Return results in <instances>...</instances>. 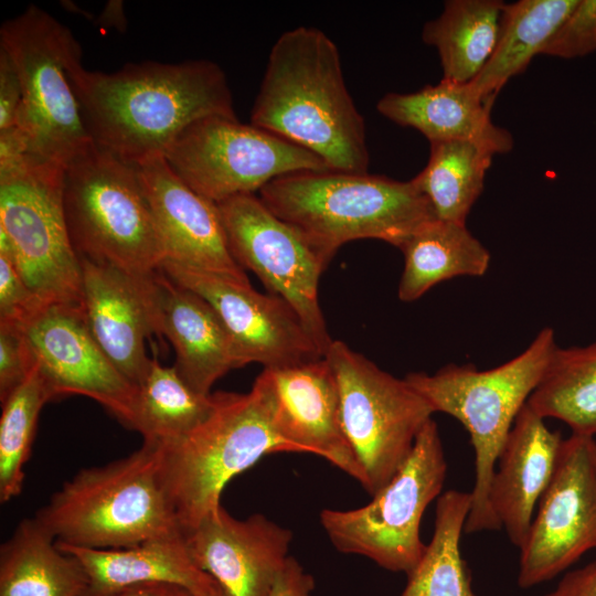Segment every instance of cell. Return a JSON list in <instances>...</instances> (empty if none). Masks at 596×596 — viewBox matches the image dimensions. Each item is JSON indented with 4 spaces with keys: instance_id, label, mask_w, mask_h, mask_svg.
I'll use <instances>...</instances> for the list:
<instances>
[{
    "instance_id": "6da1fadb",
    "label": "cell",
    "mask_w": 596,
    "mask_h": 596,
    "mask_svg": "<svg viewBox=\"0 0 596 596\" xmlns=\"http://www.w3.org/2000/svg\"><path fill=\"white\" fill-rule=\"evenodd\" d=\"M93 142L136 166L164 153L191 124L209 116L237 118L223 70L209 60L141 62L117 72L70 68Z\"/></svg>"
},
{
    "instance_id": "7a4b0ae2",
    "label": "cell",
    "mask_w": 596,
    "mask_h": 596,
    "mask_svg": "<svg viewBox=\"0 0 596 596\" xmlns=\"http://www.w3.org/2000/svg\"><path fill=\"white\" fill-rule=\"evenodd\" d=\"M251 124L318 156L330 170L369 172L364 118L351 97L336 43L297 26L273 44Z\"/></svg>"
},
{
    "instance_id": "3957f363",
    "label": "cell",
    "mask_w": 596,
    "mask_h": 596,
    "mask_svg": "<svg viewBox=\"0 0 596 596\" xmlns=\"http://www.w3.org/2000/svg\"><path fill=\"white\" fill-rule=\"evenodd\" d=\"M258 196L328 263L354 240L375 238L400 248L437 219L414 179L398 181L369 172H296L270 181Z\"/></svg>"
},
{
    "instance_id": "277c9868",
    "label": "cell",
    "mask_w": 596,
    "mask_h": 596,
    "mask_svg": "<svg viewBox=\"0 0 596 596\" xmlns=\"http://www.w3.org/2000/svg\"><path fill=\"white\" fill-rule=\"evenodd\" d=\"M56 543L121 549L182 534L157 444L81 469L35 514Z\"/></svg>"
},
{
    "instance_id": "5b68a950",
    "label": "cell",
    "mask_w": 596,
    "mask_h": 596,
    "mask_svg": "<svg viewBox=\"0 0 596 596\" xmlns=\"http://www.w3.org/2000/svg\"><path fill=\"white\" fill-rule=\"evenodd\" d=\"M556 348L554 331L544 328L522 353L493 369L479 371L471 364H448L434 374L413 372L405 376L435 413L455 417L469 433L475 483L464 530L468 534L501 529L489 503L497 460Z\"/></svg>"
},
{
    "instance_id": "8992f818",
    "label": "cell",
    "mask_w": 596,
    "mask_h": 596,
    "mask_svg": "<svg viewBox=\"0 0 596 596\" xmlns=\"http://www.w3.org/2000/svg\"><path fill=\"white\" fill-rule=\"evenodd\" d=\"M211 415L181 438L157 444L183 533L220 505L228 481L273 453H298L276 430L267 392L255 379L247 393L216 392Z\"/></svg>"
},
{
    "instance_id": "52a82bcc",
    "label": "cell",
    "mask_w": 596,
    "mask_h": 596,
    "mask_svg": "<svg viewBox=\"0 0 596 596\" xmlns=\"http://www.w3.org/2000/svg\"><path fill=\"white\" fill-rule=\"evenodd\" d=\"M63 201L79 258L136 276L160 270L166 252L136 166L94 143L65 167Z\"/></svg>"
},
{
    "instance_id": "ba28073f",
    "label": "cell",
    "mask_w": 596,
    "mask_h": 596,
    "mask_svg": "<svg viewBox=\"0 0 596 596\" xmlns=\"http://www.w3.org/2000/svg\"><path fill=\"white\" fill-rule=\"evenodd\" d=\"M0 47L12 57L21 79L15 127L29 155L66 167L94 145L70 78L72 64L82 56L77 41L65 25L31 4L2 23Z\"/></svg>"
},
{
    "instance_id": "9c48e42d",
    "label": "cell",
    "mask_w": 596,
    "mask_h": 596,
    "mask_svg": "<svg viewBox=\"0 0 596 596\" xmlns=\"http://www.w3.org/2000/svg\"><path fill=\"white\" fill-rule=\"evenodd\" d=\"M446 473L443 441L432 418L408 458L369 503L350 510L323 509L321 526L339 552L407 575L425 552L421 522L426 508L441 494Z\"/></svg>"
},
{
    "instance_id": "30bf717a",
    "label": "cell",
    "mask_w": 596,
    "mask_h": 596,
    "mask_svg": "<svg viewBox=\"0 0 596 596\" xmlns=\"http://www.w3.org/2000/svg\"><path fill=\"white\" fill-rule=\"evenodd\" d=\"M65 167L28 155L0 170V241L46 304H82V268L66 224Z\"/></svg>"
},
{
    "instance_id": "8fae6325",
    "label": "cell",
    "mask_w": 596,
    "mask_h": 596,
    "mask_svg": "<svg viewBox=\"0 0 596 596\" xmlns=\"http://www.w3.org/2000/svg\"><path fill=\"white\" fill-rule=\"evenodd\" d=\"M324 358L337 377L341 424L359 482L373 496L408 458L435 412L405 377L385 372L343 341L333 340Z\"/></svg>"
},
{
    "instance_id": "7c38bea8",
    "label": "cell",
    "mask_w": 596,
    "mask_h": 596,
    "mask_svg": "<svg viewBox=\"0 0 596 596\" xmlns=\"http://www.w3.org/2000/svg\"><path fill=\"white\" fill-rule=\"evenodd\" d=\"M163 157L184 183L215 204L259 192L287 174L330 170L309 150L225 116H209L191 124Z\"/></svg>"
},
{
    "instance_id": "4fadbf2b",
    "label": "cell",
    "mask_w": 596,
    "mask_h": 596,
    "mask_svg": "<svg viewBox=\"0 0 596 596\" xmlns=\"http://www.w3.org/2000/svg\"><path fill=\"white\" fill-rule=\"evenodd\" d=\"M216 205L235 262L290 305L326 356L333 340L319 305L318 285L329 263L259 196L241 194Z\"/></svg>"
},
{
    "instance_id": "5bb4252c",
    "label": "cell",
    "mask_w": 596,
    "mask_h": 596,
    "mask_svg": "<svg viewBox=\"0 0 596 596\" xmlns=\"http://www.w3.org/2000/svg\"><path fill=\"white\" fill-rule=\"evenodd\" d=\"M595 438L563 440L553 478L536 507L520 549L518 584L547 582L596 549Z\"/></svg>"
},
{
    "instance_id": "9a60e30c",
    "label": "cell",
    "mask_w": 596,
    "mask_h": 596,
    "mask_svg": "<svg viewBox=\"0 0 596 596\" xmlns=\"http://www.w3.org/2000/svg\"><path fill=\"white\" fill-rule=\"evenodd\" d=\"M175 284L206 300L231 336L244 365L281 369L324 358L302 321L283 298L256 291L249 283L164 259Z\"/></svg>"
},
{
    "instance_id": "2e32d148",
    "label": "cell",
    "mask_w": 596,
    "mask_h": 596,
    "mask_svg": "<svg viewBox=\"0 0 596 596\" xmlns=\"http://www.w3.org/2000/svg\"><path fill=\"white\" fill-rule=\"evenodd\" d=\"M18 328L51 400L87 396L130 428L137 386L96 343L79 305L47 304Z\"/></svg>"
},
{
    "instance_id": "e0dca14e",
    "label": "cell",
    "mask_w": 596,
    "mask_h": 596,
    "mask_svg": "<svg viewBox=\"0 0 596 596\" xmlns=\"http://www.w3.org/2000/svg\"><path fill=\"white\" fill-rule=\"evenodd\" d=\"M82 310L96 343L114 366L138 386L151 359L146 340L161 336L157 274L136 276L79 258Z\"/></svg>"
},
{
    "instance_id": "ac0fdd59",
    "label": "cell",
    "mask_w": 596,
    "mask_h": 596,
    "mask_svg": "<svg viewBox=\"0 0 596 596\" xmlns=\"http://www.w3.org/2000/svg\"><path fill=\"white\" fill-rule=\"evenodd\" d=\"M183 534L195 565L230 596H268L292 542L288 528L264 514L237 519L222 505Z\"/></svg>"
},
{
    "instance_id": "d6986e66",
    "label": "cell",
    "mask_w": 596,
    "mask_h": 596,
    "mask_svg": "<svg viewBox=\"0 0 596 596\" xmlns=\"http://www.w3.org/2000/svg\"><path fill=\"white\" fill-rule=\"evenodd\" d=\"M267 392L278 434L298 453L320 456L360 481V470L344 435L334 371L326 358L302 364L264 369L258 375Z\"/></svg>"
},
{
    "instance_id": "ffe728a7",
    "label": "cell",
    "mask_w": 596,
    "mask_h": 596,
    "mask_svg": "<svg viewBox=\"0 0 596 596\" xmlns=\"http://www.w3.org/2000/svg\"><path fill=\"white\" fill-rule=\"evenodd\" d=\"M136 169L164 259L249 283L230 252L217 205L184 183L163 155L137 163Z\"/></svg>"
},
{
    "instance_id": "44dd1931",
    "label": "cell",
    "mask_w": 596,
    "mask_h": 596,
    "mask_svg": "<svg viewBox=\"0 0 596 596\" xmlns=\"http://www.w3.org/2000/svg\"><path fill=\"white\" fill-rule=\"evenodd\" d=\"M563 440L561 433L551 430L526 403L499 454L489 503L500 528L519 550L553 478Z\"/></svg>"
},
{
    "instance_id": "7402d4cb",
    "label": "cell",
    "mask_w": 596,
    "mask_h": 596,
    "mask_svg": "<svg viewBox=\"0 0 596 596\" xmlns=\"http://www.w3.org/2000/svg\"><path fill=\"white\" fill-rule=\"evenodd\" d=\"M157 287L160 332L175 351V370L194 391L211 394L217 380L245 366L231 336L206 300L161 269Z\"/></svg>"
},
{
    "instance_id": "603a6c76",
    "label": "cell",
    "mask_w": 596,
    "mask_h": 596,
    "mask_svg": "<svg viewBox=\"0 0 596 596\" xmlns=\"http://www.w3.org/2000/svg\"><path fill=\"white\" fill-rule=\"evenodd\" d=\"M494 99L481 97L470 83L441 79L413 93H387L377 111L393 123L422 132L430 142L471 141L492 153L513 147L511 134L493 124Z\"/></svg>"
},
{
    "instance_id": "cb8c5ba5",
    "label": "cell",
    "mask_w": 596,
    "mask_h": 596,
    "mask_svg": "<svg viewBox=\"0 0 596 596\" xmlns=\"http://www.w3.org/2000/svg\"><path fill=\"white\" fill-rule=\"evenodd\" d=\"M57 545L84 567L88 579L86 596H113L126 587L153 582L178 584L194 596H207L219 585L195 565L183 533L121 549Z\"/></svg>"
},
{
    "instance_id": "d4e9b609",
    "label": "cell",
    "mask_w": 596,
    "mask_h": 596,
    "mask_svg": "<svg viewBox=\"0 0 596 596\" xmlns=\"http://www.w3.org/2000/svg\"><path fill=\"white\" fill-rule=\"evenodd\" d=\"M84 567L34 518L19 522L0 547V596H86Z\"/></svg>"
},
{
    "instance_id": "484cf974",
    "label": "cell",
    "mask_w": 596,
    "mask_h": 596,
    "mask_svg": "<svg viewBox=\"0 0 596 596\" xmlns=\"http://www.w3.org/2000/svg\"><path fill=\"white\" fill-rule=\"evenodd\" d=\"M400 249L404 268L397 295L405 302L417 300L441 281L482 276L490 265L489 251L466 224L438 219L415 232Z\"/></svg>"
},
{
    "instance_id": "4316f807",
    "label": "cell",
    "mask_w": 596,
    "mask_h": 596,
    "mask_svg": "<svg viewBox=\"0 0 596 596\" xmlns=\"http://www.w3.org/2000/svg\"><path fill=\"white\" fill-rule=\"evenodd\" d=\"M504 4L496 0L446 1L443 13L424 25L422 39L436 47L444 79L470 83L480 74L497 46Z\"/></svg>"
},
{
    "instance_id": "83f0119b",
    "label": "cell",
    "mask_w": 596,
    "mask_h": 596,
    "mask_svg": "<svg viewBox=\"0 0 596 596\" xmlns=\"http://www.w3.org/2000/svg\"><path fill=\"white\" fill-rule=\"evenodd\" d=\"M578 0H521L504 4L502 26L492 56L470 82L483 98L494 99L510 78L522 73Z\"/></svg>"
},
{
    "instance_id": "f1b7e54d",
    "label": "cell",
    "mask_w": 596,
    "mask_h": 596,
    "mask_svg": "<svg viewBox=\"0 0 596 596\" xmlns=\"http://www.w3.org/2000/svg\"><path fill=\"white\" fill-rule=\"evenodd\" d=\"M471 502V492L454 489L438 497L432 540L407 574L401 596H477L460 552V536Z\"/></svg>"
},
{
    "instance_id": "f546056e",
    "label": "cell",
    "mask_w": 596,
    "mask_h": 596,
    "mask_svg": "<svg viewBox=\"0 0 596 596\" xmlns=\"http://www.w3.org/2000/svg\"><path fill=\"white\" fill-rule=\"evenodd\" d=\"M217 394L198 393L179 375L174 366H164L151 358L150 369L137 386L130 429L147 443H168L183 437L213 412Z\"/></svg>"
},
{
    "instance_id": "4dcf8cb0",
    "label": "cell",
    "mask_w": 596,
    "mask_h": 596,
    "mask_svg": "<svg viewBox=\"0 0 596 596\" xmlns=\"http://www.w3.org/2000/svg\"><path fill=\"white\" fill-rule=\"evenodd\" d=\"M528 405L565 423L572 434L596 436V342L554 351Z\"/></svg>"
},
{
    "instance_id": "1f68e13d",
    "label": "cell",
    "mask_w": 596,
    "mask_h": 596,
    "mask_svg": "<svg viewBox=\"0 0 596 596\" xmlns=\"http://www.w3.org/2000/svg\"><path fill=\"white\" fill-rule=\"evenodd\" d=\"M493 156L471 141L430 142L428 162L414 180L438 220L466 224Z\"/></svg>"
},
{
    "instance_id": "d6a6232c",
    "label": "cell",
    "mask_w": 596,
    "mask_h": 596,
    "mask_svg": "<svg viewBox=\"0 0 596 596\" xmlns=\"http://www.w3.org/2000/svg\"><path fill=\"white\" fill-rule=\"evenodd\" d=\"M51 396L33 366L24 382L1 403L0 418V501L19 496L24 482V466L35 435L38 418Z\"/></svg>"
},
{
    "instance_id": "836d02e7",
    "label": "cell",
    "mask_w": 596,
    "mask_h": 596,
    "mask_svg": "<svg viewBox=\"0 0 596 596\" xmlns=\"http://www.w3.org/2000/svg\"><path fill=\"white\" fill-rule=\"evenodd\" d=\"M46 305L26 285L7 244L0 241V323L20 327Z\"/></svg>"
},
{
    "instance_id": "e575fe53",
    "label": "cell",
    "mask_w": 596,
    "mask_h": 596,
    "mask_svg": "<svg viewBox=\"0 0 596 596\" xmlns=\"http://www.w3.org/2000/svg\"><path fill=\"white\" fill-rule=\"evenodd\" d=\"M595 50L596 0H578L541 54L573 58L584 56Z\"/></svg>"
},
{
    "instance_id": "d590c367",
    "label": "cell",
    "mask_w": 596,
    "mask_h": 596,
    "mask_svg": "<svg viewBox=\"0 0 596 596\" xmlns=\"http://www.w3.org/2000/svg\"><path fill=\"white\" fill-rule=\"evenodd\" d=\"M33 366L24 337L15 326L0 323V402L28 377Z\"/></svg>"
},
{
    "instance_id": "8d00e7d4",
    "label": "cell",
    "mask_w": 596,
    "mask_h": 596,
    "mask_svg": "<svg viewBox=\"0 0 596 596\" xmlns=\"http://www.w3.org/2000/svg\"><path fill=\"white\" fill-rule=\"evenodd\" d=\"M22 102V85L10 54L0 47V131L15 126Z\"/></svg>"
},
{
    "instance_id": "74e56055",
    "label": "cell",
    "mask_w": 596,
    "mask_h": 596,
    "mask_svg": "<svg viewBox=\"0 0 596 596\" xmlns=\"http://www.w3.org/2000/svg\"><path fill=\"white\" fill-rule=\"evenodd\" d=\"M315 585L312 575L290 555L268 596H312Z\"/></svg>"
},
{
    "instance_id": "f35d334b",
    "label": "cell",
    "mask_w": 596,
    "mask_h": 596,
    "mask_svg": "<svg viewBox=\"0 0 596 596\" xmlns=\"http://www.w3.org/2000/svg\"><path fill=\"white\" fill-rule=\"evenodd\" d=\"M545 596H596V560L565 574Z\"/></svg>"
},
{
    "instance_id": "ab89813d",
    "label": "cell",
    "mask_w": 596,
    "mask_h": 596,
    "mask_svg": "<svg viewBox=\"0 0 596 596\" xmlns=\"http://www.w3.org/2000/svg\"><path fill=\"white\" fill-rule=\"evenodd\" d=\"M113 596H194L178 584L166 582L142 583L126 587Z\"/></svg>"
},
{
    "instance_id": "60d3db41",
    "label": "cell",
    "mask_w": 596,
    "mask_h": 596,
    "mask_svg": "<svg viewBox=\"0 0 596 596\" xmlns=\"http://www.w3.org/2000/svg\"><path fill=\"white\" fill-rule=\"evenodd\" d=\"M102 25L114 26L119 31H125L127 20L124 14L123 1H109L98 18Z\"/></svg>"
},
{
    "instance_id": "b9f144b4",
    "label": "cell",
    "mask_w": 596,
    "mask_h": 596,
    "mask_svg": "<svg viewBox=\"0 0 596 596\" xmlns=\"http://www.w3.org/2000/svg\"><path fill=\"white\" fill-rule=\"evenodd\" d=\"M207 596H230L220 585Z\"/></svg>"
},
{
    "instance_id": "7bdbcfd3",
    "label": "cell",
    "mask_w": 596,
    "mask_h": 596,
    "mask_svg": "<svg viewBox=\"0 0 596 596\" xmlns=\"http://www.w3.org/2000/svg\"><path fill=\"white\" fill-rule=\"evenodd\" d=\"M593 459H594V462H595V466H596V440L593 444Z\"/></svg>"
}]
</instances>
